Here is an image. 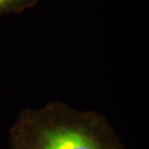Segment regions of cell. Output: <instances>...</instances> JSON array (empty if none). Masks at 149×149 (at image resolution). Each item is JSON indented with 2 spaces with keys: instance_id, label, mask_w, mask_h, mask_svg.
<instances>
[{
  "instance_id": "6da1fadb",
  "label": "cell",
  "mask_w": 149,
  "mask_h": 149,
  "mask_svg": "<svg viewBox=\"0 0 149 149\" xmlns=\"http://www.w3.org/2000/svg\"><path fill=\"white\" fill-rule=\"evenodd\" d=\"M10 149H125L107 118L65 102L22 109L9 131Z\"/></svg>"
},
{
  "instance_id": "7a4b0ae2",
  "label": "cell",
  "mask_w": 149,
  "mask_h": 149,
  "mask_svg": "<svg viewBox=\"0 0 149 149\" xmlns=\"http://www.w3.org/2000/svg\"><path fill=\"white\" fill-rule=\"evenodd\" d=\"M40 0H0V17L17 13L32 8Z\"/></svg>"
}]
</instances>
